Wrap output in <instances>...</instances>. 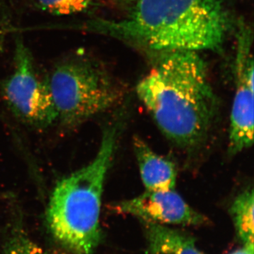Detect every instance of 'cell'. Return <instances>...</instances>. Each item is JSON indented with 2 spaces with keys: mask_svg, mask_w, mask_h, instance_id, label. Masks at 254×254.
<instances>
[{
  "mask_svg": "<svg viewBox=\"0 0 254 254\" xmlns=\"http://www.w3.org/2000/svg\"><path fill=\"white\" fill-rule=\"evenodd\" d=\"M130 1H134V0H130ZM137 1V0H136Z\"/></svg>",
  "mask_w": 254,
  "mask_h": 254,
  "instance_id": "cell-14",
  "label": "cell"
},
{
  "mask_svg": "<svg viewBox=\"0 0 254 254\" xmlns=\"http://www.w3.org/2000/svg\"><path fill=\"white\" fill-rule=\"evenodd\" d=\"M94 0H34L38 7L54 15L79 14L87 11Z\"/></svg>",
  "mask_w": 254,
  "mask_h": 254,
  "instance_id": "cell-12",
  "label": "cell"
},
{
  "mask_svg": "<svg viewBox=\"0 0 254 254\" xmlns=\"http://www.w3.org/2000/svg\"><path fill=\"white\" fill-rule=\"evenodd\" d=\"M138 98L164 135L187 151L206 141L218 102L198 52L162 53L136 87Z\"/></svg>",
  "mask_w": 254,
  "mask_h": 254,
  "instance_id": "cell-1",
  "label": "cell"
},
{
  "mask_svg": "<svg viewBox=\"0 0 254 254\" xmlns=\"http://www.w3.org/2000/svg\"><path fill=\"white\" fill-rule=\"evenodd\" d=\"M148 251L152 254H204L192 237L168 225L141 222Z\"/></svg>",
  "mask_w": 254,
  "mask_h": 254,
  "instance_id": "cell-9",
  "label": "cell"
},
{
  "mask_svg": "<svg viewBox=\"0 0 254 254\" xmlns=\"http://www.w3.org/2000/svg\"><path fill=\"white\" fill-rule=\"evenodd\" d=\"M46 82L58 119L66 127L84 123L118 100V92L104 68L83 55L57 64Z\"/></svg>",
  "mask_w": 254,
  "mask_h": 254,
  "instance_id": "cell-4",
  "label": "cell"
},
{
  "mask_svg": "<svg viewBox=\"0 0 254 254\" xmlns=\"http://www.w3.org/2000/svg\"><path fill=\"white\" fill-rule=\"evenodd\" d=\"M254 245H245L240 250L235 251V252L230 254H254Z\"/></svg>",
  "mask_w": 254,
  "mask_h": 254,
  "instance_id": "cell-13",
  "label": "cell"
},
{
  "mask_svg": "<svg viewBox=\"0 0 254 254\" xmlns=\"http://www.w3.org/2000/svg\"><path fill=\"white\" fill-rule=\"evenodd\" d=\"M230 214L238 238L243 245H254V190L248 188L237 195L232 202Z\"/></svg>",
  "mask_w": 254,
  "mask_h": 254,
  "instance_id": "cell-10",
  "label": "cell"
},
{
  "mask_svg": "<svg viewBox=\"0 0 254 254\" xmlns=\"http://www.w3.org/2000/svg\"><path fill=\"white\" fill-rule=\"evenodd\" d=\"M236 79L229 131L228 151L236 155L250 148L254 141V85Z\"/></svg>",
  "mask_w": 254,
  "mask_h": 254,
  "instance_id": "cell-7",
  "label": "cell"
},
{
  "mask_svg": "<svg viewBox=\"0 0 254 254\" xmlns=\"http://www.w3.org/2000/svg\"><path fill=\"white\" fill-rule=\"evenodd\" d=\"M133 150L145 190H175L177 174L173 163L155 153L137 137L133 140Z\"/></svg>",
  "mask_w": 254,
  "mask_h": 254,
  "instance_id": "cell-8",
  "label": "cell"
},
{
  "mask_svg": "<svg viewBox=\"0 0 254 254\" xmlns=\"http://www.w3.org/2000/svg\"><path fill=\"white\" fill-rule=\"evenodd\" d=\"M115 210L134 216L141 222L164 225L199 226L208 222L204 215L190 207L175 190H145L138 196L120 202Z\"/></svg>",
  "mask_w": 254,
  "mask_h": 254,
  "instance_id": "cell-6",
  "label": "cell"
},
{
  "mask_svg": "<svg viewBox=\"0 0 254 254\" xmlns=\"http://www.w3.org/2000/svg\"><path fill=\"white\" fill-rule=\"evenodd\" d=\"M2 254H50L28 236L22 227H12L3 246Z\"/></svg>",
  "mask_w": 254,
  "mask_h": 254,
  "instance_id": "cell-11",
  "label": "cell"
},
{
  "mask_svg": "<svg viewBox=\"0 0 254 254\" xmlns=\"http://www.w3.org/2000/svg\"><path fill=\"white\" fill-rule=\"evenodd\" d=\"M0 91L11 113L23 123L46 128L58 120L47 82L37 76L31 53L19 38L15 46L14 71L1 83Z\"/></svg>",
  "mask_w": 254,
  "mask_h": 254,
  "instance_id": "cell-5",
  "label": "cell"
},
{
  "mask_svg": "<svg viewBox=\"0 0 254 254\" xmlns=\"http://www.w3.org/2000/svg\"><path fill=\"white\" fill-rule=\"evenodd\" d=\"M93 28L150 51L218 50L230 18L225 0H137L125 18Z\"/></svg>",
  "mask_w": 254,
  "mask_h": 254,
  "instance_id": "cell-2",
  "label": "cell"
},
{
  "mask_svg": "<svg viewBox=\"0 0 254 254\" xmlns=\"http://www.w3.org/2000/svg\"><path fill=\"white\" fill-rule=\"evenodd\" d=\"M120 126V121L107 126L95 158L60 180L52 192L47 225L55 240L73 254H93L101 241L102 197Z\"/></svg>",
  "mask_w": 254,
  "mask_h": 254,
  "instance_id": "cell-3",
  "label": "cell"
}]
</instances>
